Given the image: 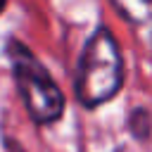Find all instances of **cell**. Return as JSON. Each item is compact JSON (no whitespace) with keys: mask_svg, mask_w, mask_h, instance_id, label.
Returning <instances> with one entry per match:
<instances>
[{"mask_svg":"<svg viewBox=\"0 0 152 152\" xmlns=\"http://www.w3.org/2000/svg\"><path fill=\"white\" fill-rule=\"evenodd\" d=\"M116 10L135 24H147L152 21V0H112Z\"/></svg>","mask_w":152,"mask_h":152,"instance_id":"3957f363","label":"cell"},{"mask_svg":"<svg viewBox=\"0 0 152 152\" xmlns=\"http://www.w3.org/2000/svg\"><path fill=\"white\" fill-rule=\"evenodd\" d=\"M5 5H7V0H0V12L5 10Z\"/></svg>","mask_w":152,"mask_h":152,"instance_id":"5b68a950","label":"cell"},{"mask_svg":"<svg viewBox=\"0 0 152 152\" xmlns=\"http://www.w3.org/2000/svg\"><path fill=\"white\" fill-rule=\"evenodd\" d=\"M128 128H131V133H133L138 140H145V138L150 135V131H152L150 112H147V109H142V107L133 109V112H131V116H128Z\"/></svg>","mask_w":152,"mask_h":152,"instance_id":"277c9868","label":"cell"},{"mask_svg":"<svg viewBox=\"0 0 152 152\" xmlns=\"http://www.w3.org/2000/svg\"><path fill=\"white\" fill-rule=\"evenodd\" d=\"M150 43H152V40H150Z\"/></svg>","mask_w":152,"mask_h":152,"instance_id":"8992f818","label":"cell"},{"mask_svg":"<svg viewBox=\"0 0 152 152\" xmlns=\"http://www.w3.org/2000/svg\"><path fill=\"white\" fill-rule=\"evenodd\" d=\"M7 55L12 62L19 95H21L28 114L33 116V121H38V124L57 121L64 112V95L57 88V83L50 78L48 69L19 40L7 43Z\"/></svg>","mask_w":152,"mask_h":152,"instance_id":"7a4b0ae2","label":"cell"},{"mask_svg":"<svg viewBox=\"0 0 152 152\" xmlns=\"http://www.w3.org/2000/svg\"><path fill=\"white\" fill-rule=\"evenodd\" d=\"M124 83V59L114 36L107 28H97L78 59L74 90L81 104L97 107L112 100Z\"/></svg>","mask_w":152,"mask_h":152,"instance_id":"6da1fadb","label":"cell"}]
</instances>
